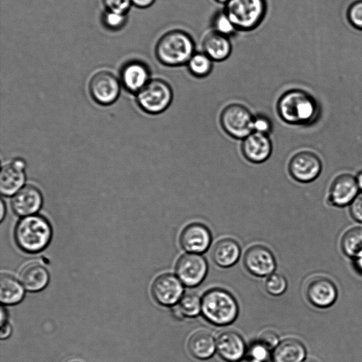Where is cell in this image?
Segmentation results:
<instances>
[{
	"label": "cell",
	"mask_w": 362,
	"mask_h": 362,
	"mask_svg": "<svg viewBox=\"0 0 362 362\" xmlns=\"http://www.w3.org/2000/svg\"><path fill=\"white\" fill-rule=\"evenodd\" d=\"M196 51L194 37L182 28H174L163 33L154 49L157 60L168 67L186 66Z\"/></svg>",
	"instance_id": "cell-1"
},
{
	"label": "cell",
	"mask_w": 362,
	"mask_h": 362,
	"mask_svg": "<svg viewBox=\"0 0 362 362\" xmlns=\"http://www.w3.org/2000/svg\"><path fill=\"white\" fill-rule=\"evenodd\" d=\"M210 29L213 31L233 37L238 31L223 9L218 8L214 11L210 19Z\"/></svg>",
	"instance_id": "cell-30"
},
{
	"label": "cell",
	"mask_w": 362,
	"mask_h": 362,
	"mask_svg": "<svg viewBox=\"0 0 362 362\" xmlns=\"http://www.w3.org/2000/svg\"><path fill=\"white\" fill-rule=\"evenodd\" d=\"M42 203V192L33 185H24L12 196L11 201L13 212L23 217L36 214L41 209Z\"/></svg>",
	"instance_id": "cell-16"
},
{
	"label": "cell",
	"mask_w": 362,
	"mask_h": 362,
	"mask_svg": "<svg viewBox=\"0 0 362 362\" xmlns=\"http://www.w3.org/2000/svg\"><path fill=\"white\" fill-rule=\"evenodd\" d=\"M202 313L210 323L225 326L235 320L238 315V305L228 291L218 288H212L202 298Z\"/></svg>",
	"instance_id": "cell-4"
},
{
	"label": "cell",
	"mask_w": 362,
	"mask_h": 362,
	"mask_svg": "<svg viewBox=\"0 0 362 362\" xmlns=\"http://www.w3.org/2000/svg\"><path fill=\"white\" fill-rule=\"evenodd\" d=\"M306 362H315V361H308Z\"/></svg>",
	"instance_id": "cell-47"
},
{
	"label": "cell",
	"mask_w": 362,
	"mask_h": 362,
	"mask_svg": "<svg viewBox=\"0 0 362 362\" xmlns=\"http://www.w3.org/2000/svg\"><path fill=\"white\" fill-rule=\"evenodd\" d=\"M24 296L22 285L13 276L1 274L0 279V299L6 305L19 303Z\"/></svg>",
	"instance_id": "cell-26"
},
{
	"label": "cell",
	"mask_w": 362,
	"mask_h": 362,
	"mask_svg": "<svg viewBox=\"0 0 362 362\" xmlns=\"http://www.w3.org/2000/svg\"><path fill=\"white\" fill-rule=\"evenodd\" d=\"M260 343L264 344L271 351L278 345L279 337L275 332L268 329L262 332L257 339Z\"/></svg>",
	"instance_id": "cell-37"
},
{
	"label": "cell",
	"mask_w": 362,
	"mask_h": 362,
	"mask_svg": "<svg viewBox=\"0 0 362 362\" xmlns=\"http://www.w3.org/2000/svg\"><path fill=\"white\" fill-rule=\"evenodd\" d=\"M0 207H1V211H0V220L2 221L4 217V215H5V213H6V207H5V204L3 201V199L1 200L0 202Z\"/></svg>",
	"instance_id": "cell-42"
},
{
	"label": "cell",
	"mask_w": 362,
	"mask_h": 362,
	"mask_svg": "<svg viewBox=\"0 0 362 362\" xmlns=\"http://www.w3.org/2000/svg\"><path fill=\"white\" fill-rule=\"evenodd\" d=\"M348 18L355 28L362 30V0L351 5L348 11Z\"/></svg>",
	"instance_id": "cell-36"
},
{
	"label": "cell",
	"mask_w": 362,
	"mask_h": 362,
	"mask_svg": "<svg viewBox=\"0 0 362 362\" xmlns=\"http://www.w3.org/2000/svg\"><path fill=\"white\" fill-rule=\"evenodd\" d=\"M52 233L49 221L42 216L34 214L23 217L18 221L14 230V238L22 250L36 253L47 246Z\"/></svg>",
	"instance_id": "cell-3"
},
{
	"label": "cell",
	"mask_w": 362,
	"mask_h": 362,
	"mask_svg": "<svg viewBox=\"0 0 362 362\" xmlns=\"http://www.w3.org/2000/svg\"><path fill=\"white\" fill-rule=\"evenodd\" d=\"M238 362H257V361H254V360H252V359H251V358H248V357H247V358H246L241 359V360H240V361H238Z\"/></svg>",
	"instance_id": "cell-45"
},
{
	"label": "cell",
	"mask_w": 362,
	"mask_h": 362,
	"mask_svg": "<svg viewBox=\"0 0 362 362\" xmlns=\"http://www.w3.org/2000/svg\"><path fill=\"white\" fill-rule=\"evenodd\" d=\"M106 11L126 14L129 11L132 1L131 0H102Z\"/></svg>",
	"instance_id": "cell-35"
},
{
	"label": "cell",
	"mask_w": 362,
	"mask_h": 362,
	"mask_svg": "<svg viewBox=\"0 0 362 362\" xmlns=\"http://www.w3.org/2000/svg\"><path fill=\"white\" fill-rule=\"evenodd\" d=\"M243 264L248 272L259 277L269 276L276 268L272 252L259 245H253L247 250L243 257Z\"/></svg>",
	"instance_id": "cell-12"
},
{
	"label": "cell",
	"mask_w": 362,
	"mask_h": 362,
	"mask_svg": "<svg viewBox=\"0 0 362 362\" xmlns=\"http://www.w3.org/2000/svg\"><path fill=\"white\" fill-rule=\"evenodd\" d=\"M208 272L207 262L200 254L186 253L177 261L175 273L182 284L188 287L199 285Z\"/></svg>",
	"instance_id": "cell-8"
},
{
	"label": "cell",
	"mask_w": 362,
	"mask_h": 362,
	"mask_svg": "<svg viewBox=\"0 0 362 362\" xmlns=\"http://www.w3.org/2000/svg\"><path fill=\"white\" fill-rule=\"evenodd\" d=\"M179 240L181 247L187 252L201 254L209 247L211 234L205 225L192 223L183 228Z\"/></svg>",
	"instance_id": "cell-14"
},
{
	"label": "cell",
	"mask_w": 362,
	"mask_h": 362,
	"mask_svg": "<svg viewBox=\"0 0 362 362\" xmlns=\"http://www.w3.org/2000/svg\"><path fill=\"white\" fill-rule=\"evenodd\" d=\"M88 88L91 97L95 102L103 105H108L118 98L120 83L111 72L100 71L91 77Z\"/></svg>",
	"instance_id": "cell-9"
},
{
	"label": "cell",
	"mask_w": 362,
	"mask_h": 362,
	"mask_svg": "<svg viewBox=\"0 0 362 362\" xmlns=\"http://www.w3.org/2000/svg\"><path fill=\"white\" fill-rule=\"evenodd\" d=\"M6 313L4 310V308L2 307L1 309V325L6 323Z\"/></svg>",
	"instance_id": "cell-44"
},
{
	"label": "cell",
	"mask_w": 362,
	"mask_h": 362,
	"mask_svg": "<svg viewBox=\"0 0 362 362\" xmlns=\"http://www.w3.org/2000/svg\"><path fill=\"white\" fill-rule=\"evenodd\" d=\"M173 308V314L176 318L194 317L202 313V298L197 293L189 292L183 294L179 303Z\"/></svg>",
	"instance_id": "cell-27"
},
{
	"label": "cell",
	"mask_w": 362,
	"mask_h": 362,
	"mask_svg": "<svg viewBox=\"0 0 362 362\" xmlns=\"http://www.w3.org/2000/svg\"><path fill=\"white\" fill-rule=\"evenodd\" d=\"M132 3L140 8H146L152 6L156 0H131Z\"/></svg>",
	"instance_id": "cell-39"
},
{
	"label": "cell",
	"mask_w": 362,
	"mask_h": 362,
	"mask_svg": "<svg viewBox=\"0 0 362 362\" xmlns=\"http://www.w3.org/2000/svg\"><path fill=\"white\" fill-rule=\"evenodd\" d=\"M11 333V327L8 323L6 322L1 325L0 336L2 339L8 337Z\"/></svg>",
	"instance_id": "cell-40"
},
{
	"label": "cell",
	"mask_w": 362,
	"mask_h": 362,
	"mask_svg": "<svg viewBox=\"0 0 362 362\" xmlns=\"http://www.w3.org/2000/svg\"><path fill=\"white\" fill-rule=\"evenodd\" d=\"M322 163L317 156L310 151H301L295 154L288 163L291 177L300 182H310L320 175Z\"/></svg>",
	"instance_id": "cell-11"
},
{
	"label": "cell",
	"mask_w": 362,
	"mask_h": 362,
	"mask_svg": "<svg viewBox=\"0 0 362 362\" xmlns=\"http://www.w3.org/2000/svg\"><path fill=\"white\" fill-rule=\"evenodd\" d=\"M356 178L350 174H342L334 179L331 185L328 201L337 206L351 204L358 194Z\"/></svg>",
	"instance_id": "cell-19"
},
{
	"label": "cell",
	"mask_w": 362,
	"mask_h": 362,
	"mask_svg": "<svg viewBox=\"0 0 362 362\" xmlns=\"http://www.w3.org/2000/svg\"><path fill=\"white\" fill-rule=\"evenodd\" d=\"M272 129V121L267 115L258 113L253 116L252 130L254 132L269 135Z\"/></svg>",
	"instance_id": "cell-34"
},
{
	"label": "cell",
	"mask_w": 362,
	"mask_h": 362,
	"mask_svg": "<svg viewBox=\"0 0 362 362\" xmlns=\"http://www.w3.org/2000/svg\"><path fill=\"white\" fill-rule=\"evenodd\" d=\"M253 116L245 105L232 103L221 111L220 124L223 131L230 136L243 139L253 132Z\"/></svg>",
	"instance_id": "cell-7"
},
{
	"label": "cell",
	"mask_w": 362,
	"mask_h": 362,
	"mask_svg": "<svg viewBox=\"0 0 362 362\" xmlns=\"http://www.w3.org/2000/svg\"><path fill=\"white\" fill-rule=\"evenodd\" d=\"M25 161L20 158L1 165L0 191L3 195L13 196L25 185Z\"/></svg>",
	"instance_id": "cell-13"
},
{
	"label": "cell",
	"mask_w": 362,
	"mask_h": 362,
	"mask_svg": "<svg viewBox=\"0 0 362 362\" xmlns=\"http://www.w3.org/2000/svg\"><path fill=\"white\" fill-rule=\"evenodd\" d=\"M19 278L25 289L32 292L45 288L49 280L47 269L37 262H31L23 267Z\"/></svg>",
	"instance_id": "cell-23"
},
{
	"label": "cell",
	"mask_w": 362,
	"mask_h": 362,
	"mask_svg": "<svg viewBox=\"0 0 362 362\" xmlns=\"http://www.w3.org/2000/svg\"><path fill=\"white\" fill-rule=\"evenodd\" d=\"M276 111L282 120L295 125L311 124L317 119L320 112L317 100L300 89L284 93L277 101Z\"/></svg>",
	"instance_id": "cell-2"
},
{
	"label": "cell",
	"mask_w": 362,
	"mask_h": 362,
	"mask_svg": "<svg viewBox=\"0 0 362 362\" xmlns=\"http://www.w3.org/2000/svg\"><path fill=\"white\" fill-rule=\"evenodd\" d=\"M354 267L359 273L362 274V252L355 257Z\"/></svg>",
	"instance_id": "cell-41"
},
{
	"label": "cell",
	"mask_w": 362,
	"mask_h": 362,
	"mask_svg": "<svg viewBox=\"0 0 362 362\" xmlns=\"http://www.w3.org/2000/svg\"><path fill=\"white\" fill-rule=\"evenodd\" d=\"M350 212L352 217L362 223V192L358 193L350 204Z\"/></svg>",
	"instance_id": "cell-38"
},
{
	"label": "cell",
	"mask_w": 362,
	"mask_h": 362,
	"mask_svg": "<svg viewBox=\"0 0 362 362\" xmlns=\"http://www.w3.org/2000/svg\"><path fill=\"white\" fill-rule=\"evenodd\" d=\"M265 288L267 292L272 296H280L287 288V281L281 274L272 273L265 281Z\"/></svg>",
	"instance_id": "cell-31"
},
{
	"label": "cell",
	"mask_w": 362,
	"mask_h": 362,
	"mask_svg": "<svg viewBox=\"0 0 362 362\" xmlns=\"http://www.w3.org/2000/svg\"><path fill=\"white\" fill-rule=\"evenodd\" d=\"M71 362H79V361H71Z\"/></svg>",
	"instance_id": "cell-48"
},
{
	"label": "cell",
	"mask_w": 362,
	"mask_h": 362,
	"mask_svg": "<svg viewBox=\"0 0 362 362\" xmlns=\"http://www.w3.org/2000/svg\"><path fill=\"white\" fill-rule=\"evenodd\" d=\"M173 92L170 85L161 78L151 79L136 93L139 107L146 112L157 115L164 112L172 103Z\"/></svg>",
	"instance_id": "cell-6"
},
{
	"label": "cell",
	"mask_w": 362,
	"mask_h": 362,
	"mask_svg": "<svg viewBox=\"0 0 362 362\" xmlns=\"http://www.w3.org/2000/svg\"><path fill=\"white\" fill-rule=\"evenodd\" d=\"M240 256V247L238 243L231 238L219 240L211 250L214 262L222 268L233 266Z\"/></svg>",
	"instance_id": "cell-22"
},
{
	"label": "cell",
	"mask_w": 362,
	"mask_h": 362,
	"mask_svg": "<svg viewBox=\"0 0 362 362\" xmlns=\"http://www.w3.org/2000/svg\"><path fill=\"white\" fill-rule=\"evenodd\" d=\"M341 247L348 256L356 257L362 252V228L354 227L348 230L342 236Z\"/></svg>",
	"instance_id": "cell-29"
},
{
	"label": "cell",
	"mask_w": 362,
	"mask_h": 362,
	"mask_svg": "<svg viewBox=\"0 0 362 362\" xmlns=\"http://www.w3.org/2000/svg\"><path fill=\"white\" fill-rule=\"evenodd\" d=\"M306 350L303 344L293 338L286 339L278 344L272 354L273 362H303Z\"/></svg>",
	"instance_id": "cell-25"
},
{
	"label": "cell",
	"mask_w": 362,
	"mask_h": 362,
	"mask_svg": "<svg viewBox=\"0 0 362 362\" xmlns=\"http://www.w3.org/2000/svg\"><path fill=\"white\" fill-rule=\"evenodd\" d=\"M214 62L202 51H196L186 64L187 71L193 77L204 78L214 69Z\"/></svg>",
	"instance_id": "cell-28"
},
{
	"label": "cell",
	"mask_w": 362,
	"mask_h": 362,
	"mask_svg": "<svg viewBox=\"0 0 362 362\" xmlns=\"http://www.w3.org/2000/svg\"><path fill=\"white\" fill-rule=\"evenodd\" d=\"M306 296L314 306L325 308L331 306L337 297V289L334 283L325 276L311 279L306 286Z\"/></svg>",
	"instance_id": "cell-15"
},
{
	"label": "cell",
	"mask_w": 362,
	"mask_h": 362,
	"mask_svg": "<svg viewBox=\"0 0 362 362\" xmlns=\"http://www.w3.org/2000/svg\"><path fill=\"white\" fill-rule=\"evenodd\" d=\"M356 182L359 189L362 190V171H361L356 177Z\"/></svg>",
	"instance_id": "cell-43"
},
{
	"label": "cell",
	"mask_w": 362,
	"mask_h": 362,
	"mask_svg": "<svg viewBox=\"0 0 362 362\" xmlns=\"http://www.w3.org/2000/svg\"><path fill=\"white\" fill-rule=\"evenodd\" d=\"M126 14L117 13L106 11L102 17L103 25L110 30H120L125 25Z\"/></svg>",
	"instance_id": "cell-32"
},
{
	"label": "cell",
	"mask_w": 362,
	"mask_h": 362,
	"mask_svg": "<svg viewBox=\"0 0 362 362\" xmlns=\"http://www.w3.org/2000/svg\"><path fill=\"white\" fill-rule=\"evenodd\" d=\"M187 349L195 358L207 360L216 351V341L210 332L206 330H198L189 337Z\"/></svg>",
	"instance_id": "cell-24"
},
{
	"label": "cell",
	"mask_w": 362,
	"mask_h": 362,
	"mask_svg": "<svg viewBox=\"0 0 362 362\" xmlns=\"http://www.w3.org/2000/svg\"><path fill=\"white\" fill-rule=\"evenodd\" d=\"M241 151L248 161L261 163L270 157L272 143L269 135L253 132L243 139Z\"/></svg>",
	"instance_id": "cell-17"
},
{
	"label": "cell",
	"mask_w": 362,
	"mask_h": 362,
	"mask_svg": "<svg viewBox=\"0 0 362 362\" xmlns=\"http://www.w3.org/2000/svg\"><path fill=\"white\" fill-rule=\"evenodd\" d=\"M214 1L220 4L224 5L229 0H214Z\"/></svg>",
	"instance_id": "cell-46"
},
{
	"label": "cell",
	"mask_w": 362,
	"mask_h": 362,
	"mask_svg": "<svg viewBox=\"0 0 362 362\" xmlns=\"http://www.w3.org/2000/svg\"><path fill=\"white\" fill-rule=\"evenodd\" d=\"M200 47V51L204 52L214 62L225 61L233 51L230 37L211 29L204 33Z\"/></svg>",
	"instance_id": "cell-18"
},
{
	"label": "cell",
	"mask_w": 362,
	"mask_h": 362,
	"mask_svg": "<svg viewBox=\"0 0 362 362\" xmlns=\"http://www.w3.org/2000/svg\"><path fill=\"white\" fill-rule=\"evenodd\" d=\"M150 76L148 66L138 60L126 63L121 69L120 77L124 86L136 93L151 80Z\"/></svg>",
	"instance_id": "cell-21"
},
{
	"label": "cell",
	"mask_w": 362,
	"mask_h": 362,
	"mask_svg": "<svg viewBox=\"0 0 362 362\" xmlns=\"http://www.w3.org/2000/svg\"><path fill=\"white\" fill-rule=\"evenodd\" d=\"M223 9L238 31L257 28L267 11V0H229Z\"/></svg>",
	"instance_id": "cell-5"
},
{
	"label": "cell",
	"mask_w": 362,
	"mask_h": 362,
	"mask_svg": "<svg viewBox=\"0 0 362 362\" xmlns=\"http://www.w3.org/2000/svg\"><path fill=\"white\" fill-rule=\"evenodd\" d=\"M182 283L177 276L165 273L157 276L151 285L153 299L163 306H174L183 296Z\"/></svg>",
	"instance_id": "cell-10"
},
{
	"label": "cell",
	"mask_w": 362,
	"mask_h": 362,
	"mask_svg": "<svg viewBox=\"0 0 362 362\" xmlns=\"http://www.w3.org/2000/svg\"><path fill=\"white\" fill-rule=\"evenodd\" d=\"M247 349L241 336L234 331L221 333L216 340V351L221 358L228 362L242 359Z\"/></svg>",
	"instance_id": "cell-20"
},
{
	"label": "cell",
	"mask_w": 362,
	"mask_h": 362,
	"mask_svg": "<svg viewBox=\"0 0 362 362\" xmlns=\"http://www.w3.org/2000/svg\"><path fill=\"white\" fill-rule=\"evenodd\" d=\"M247 351L248 358L257 362H266L271 355V350L257 340L250 344Z\"/></svg>",
	"instance_id": "cell-33"
}]
</instances>
